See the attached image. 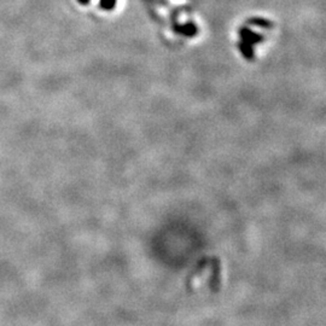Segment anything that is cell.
Listing matches in <instances>:
<instances>
[{"label":"cell","instance_id":"1","mask_svg":"<svg viewBox=\"0 0 326 326\" xmlns=\"http://www.w3.org/2000/svg\"><path fill=\"white\" fill-rule=\"evenodd\" d=\"M99 5L104 10H113L116 5V0H100Z\"/></svg>","mask_w":326,"mask_h":326},{"label":"cell","instance_id":"2","mask_svg":"<svg viewBox=\"0 0 326 326\" xmlns=\"http://www.w3.org/2000/svg\"><path fill=\"white\" fill-rule=\"evenodd\" d=\"M80 4H84V5H87L90 3V0H79Z\"/></svg>","mask_w":326,"mask_h":326}]
</instances>
